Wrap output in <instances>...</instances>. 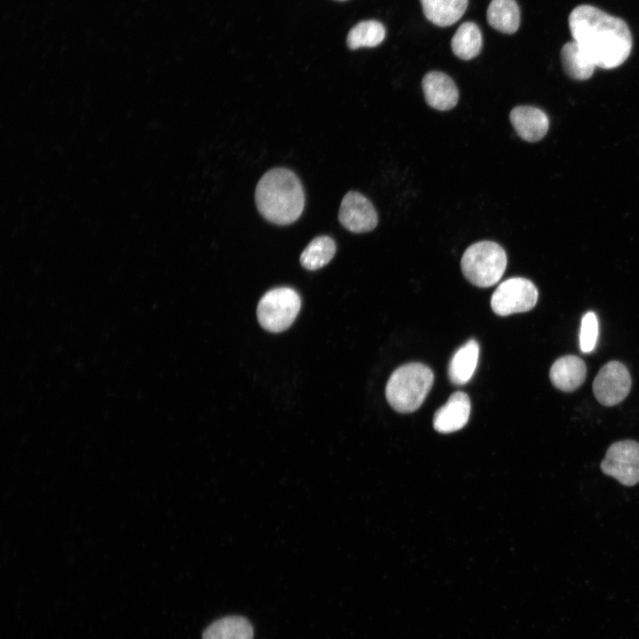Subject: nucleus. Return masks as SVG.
I'll return each mask as SVG.
<instances>
[{"mask_svg":"<svg viewBox=\"0 0 639 639\" xmlns=\"http://www.w3.org/2000/svg\"><path fill=\"white\" fill-rule=\"evenodd\" d=\"M507 266V256L498 243L483 241L470 245L463 253L461 268L465 278L473 285L488 288L502 277Z\"/></svg>","mask_w":639,"mask_h":639,"instance_id":"4","label":"nucleus"},{"mask_svg":"<svg viewBox=\"0 0 639 639\" xmlns=\"http://www.w3.org/2000/svg\"><path fill=\"white\" fill-rule=\"evenodd\" d=\"M631 389V377L627 367L619 361L605 364L593 383V392L599 403L612 406L623 401Z\"/></svg>","mask_w":639,"mask_h":639,"instance_id":"8","label":"nucleus"},{"mask_svg":"<svg viewBox=\"0 0 639 639\" xmlns=\"http://www.w3.org/2000/svg\"><path fill=\"white\" fill-rule=\"evenodd\" d=\"M385 37V28L377 20H364L354 26L347 36V44L351 49L359 47H375Z\"/></svg>","mask_w":639,"mask_h":639,"instance_id":"21","label":"nucleus"},{"mask_svg":"<svg viewBox=\"0 0 639 639\" xmlns=\"http://www.w3.org/2000/svg\"><path fill=\"white\" fill-rule=\"evenodd\" d=\"M509 120L517 135L527 142L540 140L548 130V118L540 108L518 106L509 114Z\"/></svg>","mask_w":639,"mask_h":639,"instance_id":"12","label":"nucleus"},{"mask_svg":"<svg viewBox=\"0 0 639 639\" xmlns=\"http://www.w3.org/2000/svg\"><path fill=\"white\" fill-rule=\"evenodd\" d=\"M339 222L352 233L372 231L378 223L375 209L371 201L358 192H348L340 205Z\"/></svg>","mask_w":639,"mask_h":639,"instance_id":"9","label":"nucleus"},{"mask_svg":"<svg viewBox=\"0 0 639 639\" xmlns=\"http://www.w3.org/2000/svg\"><path fill=\"white\" fill-rule=\"evenodd\" d=\"M561 61L566 75L572 79H589L596 67L575 41L565 43L561 49Z\"/></svg>","mask_w":639,"mask_h":639,"instance_id":"18","label":"nucleus"},{"mask_svg":"<svg viewBox=\"0 0 639 639\" xmlns=\"http://www.w3.org/2000/svg\"><path fill=\"white\" fill-rule=\"evenodd\" d=\"M586 375L585 362L574 355H566L556 360L549 372L552 384L566 392L578 389L583 383Z\"/></svg>","mask_w":639,"mask_h":639,"instance_id":"13","label":"nucleus"},{"mask_svg":"<svg viewBox=\"0 0 639 639\" xmlns=\"http://www.w3.org/2000/svg\"><path fill=\"white\" fill-rule=\"evenodd\" d=\"M470 400L462 391L453 393L447 402L434 414L433 426L441 433H451L461 430L469 421Z\"/></svg>","mask_w":639,"mask_h":639,"instance_id":"11","label":"nucleus"},{"mask_svg":"<svg viewBox=\"0 0 639 639\" xmlns=\"http://www.w3.org/2000/svg\"><path fill=\"white\" fill-rule=\"evenodd\" d=\"M301 307L298 294L290 288H276L267 291L260 299L256 316L261 327L272 333L288 329Z\"/></svg>","mask_w":639,"mask_h":639,"instance_id":"5","label":"nucleus"},{"mask_svg":"<svg viewBox=\"0 0 639 639\" xmlns=\"http://www.w3.org/2000/svg\"><path fill=\"white\" fill-rule=\"evenodd\" d=\"M538 300L534 284L525 278L516 277L501 282L491 298L493 311L500 316L532 310Z\"/></svg>","mask_w":639,"mask_h":639,"instance_id":"6","label":"nucleus"},{"mask_svg":"<svg viewBox=\"0 0 639 639\" xmlns=\"http://www.w3.org/2000/svg\"><path fill=\"white\" fill-rule=\"evenodd\" d=\"M482 44L481 31L478 26L472 21L462 23L451 41L453 52L463 60L477 57L481 51Z\"/></svg>","mask_w":639,"mask_h":639,"instance_id":"19","label":"nucleus"},{"mask_svg":"<svg viewBox=\"0 0 639 639\" xmlns=\"http://www.w3.org/2000/svg\"><path fill=\"white\" fill-rule=\"evenodd\" d=\"M434 381L431 369L422 363L398 367L390 376L385 395L390 406L399 413H411L423 403Z\"/></svg>","mask_w":639,"mask_h":639,"instance_id":"3","label":"nucleus"},{"mask_svg":"<svg viewBox=\"0 0 639 639\" xmlns=\"http://www.w3.org/2000/svg\"><path fill=\"white\" fill-rule=\"evenodd\" d=\"M479 345L469 340L453 355L448 366L449 380L456 385L467 383L473 376L478 360Z\"/></svg>","mask_w":639,"mask_h":639,"instance_id":"14","label":"nucleus"},{"mask_svg":"<svg viewBox=\"0 0 639 639\" xmlns=\"http://www.w3.org/2000/svg\"><path fill=\"white\" fill-rule=\"evenodd\" d=\"M598 336V320L593 312H587L581 320L580 344L583 352L594 350Z\"/></svg>","mask_w":639,"mask_h":639,"instance_id":"22","label":"nucleus"},{"mask_svg":"<svg viewBox=\"0 0 639 639\" xmlns=\"http://www.w3.org/2000/svg\"><path fill=\"white\" fill-rule=\"evenodd\" d=\"M422 87L426 102L437 110L452 109L458 102V89L453 79L443 72L427 73L422 78Z\"/></svg>","mask_w":639,"mask_h":639,"instance_id":"10","label":"nucleus"},{"mask_svg":"<svg viewBox=\"0 0 639 639\" xmlns=\"http://www.w3.org/2000/svg\"><path fill=\"white\" fill-rule=\"evenodd\" d=\"M488 24L504 34H514L520 25V10L516 0H492L486 12Z\"/></svg>","mask_w":639,"mask_h":639,"instance_id":"16","label":"nucleus"},{"mask_svg":"<svg viewBox=\"0 0 639 639\" xmlns=\"http://www.w3.org/2000/svg\"><path fill=\"white\" fill-rule=\"evenodd\" d=\"M335 253V244L333 239L326 235L318 236L304 249L300 263L307 270H317L328 264Z\"/></svg>","mask_w":639,"mask_h":639,"instance_id":"20","label":"nucleus"},{"mask_svg":"<svg viewBox=\"0 0 639 639\" xmlns=\"http://www.w3.org/2000/svg\"><path fill=\"white\" fill-rule=\"evenodd\" d=\"M260 214L277 225H289L301 216L304 193L296 175L287 169L268 170L259 180L255 193Z\"/></svg>","mask_w":639,"mask_h":639,"instance_id":"2","label":"nucleus"},{"mask_svg":"<svg viewBox=\"0 0 639 639\" xmlns=\"http://www.w3.org/2000/svg\"><path fill=\"white\" fill-rule=\"evenodd\" d=\"M601 469L626 486L639 483V443L626 439L611 444L601 462Z\"/></svg>","mask_w":639,"mask_h":639,"instance_id":"7","label":"nucleus"},{"mask_svg":"<svg viewBox=\"0 0 639 639\" xmlns=\"http://www.w3.org/2000/svg\"><path fill=\"white\" fill-rule=\"evenodd\" d=\"M568 24L573 41L596 67H618L631 53V31L619 17L590 4H580L571 12Z\"/></svg>","mask_w":639,"mask_h":639,"instance_id":"1","label":"nucleus"},{"mask_svg":"<svg viewBox=\"0 0 639 639\" xmlns=\"http://www.w3.org/2000/svg\"><path fill=\"white\" fill-rule=\"evenodd\" d=\"M251 623L241 616H227L211 623L202 633V639H253Z\"/></svg>","mask_w":639,"mask_h":639,"instance_id":"17","label":"nucleus"},{"mask_svg":"<svg viewBox=\"0 0 639 639\" xmlns=\"http://www.w3.org/2000/svg\"><path fill=\"white\" fill-rule=\"evenodd\" d=\"M425 17L438 27L458 21L468 7V0H420Z\"/></svg>","mask_w":639,"mask_h":639,"instance_id":"15","label":"nucleus"}]
</instances>
